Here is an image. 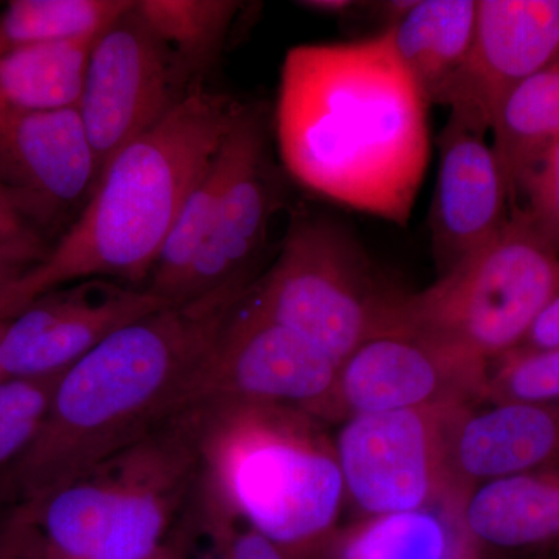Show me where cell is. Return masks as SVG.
I'll use <instances>...</instances> for the list:
<instances>
[{
  "instance_id": "obj_33",
  "label": "cell",
  "mask_w": 559,
  "mask_h": 559,
  "mask_svg": "<svg viewBox=\"0 0 559 559\" xmlns=\"http://www.w3.org/2000/svg\"><path fill=\"white\" fill-rule=\"evenodd\" d=\"M0 242H46L25 224L0 190ZM47 245V242H46Z\"/></svg>"
},
{
  "instance_id": "obj_9",
  "label": "cell",
  "mask_w": 559,
  "mask_h": 559,
  "mask_svg": "<svg viewBox=\"0 0 559 559\" xmlns=\"http://www.w3.org/2000/svg\"><path fill=\"white\" fill-rule=\"evenodd\" d=\"M337 373L326 353L241 299L194 378L190 403L288 407L336 421Z\"/></svg>"
},
{
  "instance_id": "obj_25",
  "label": "cell",
  "mask_w": 559,
  "mask_h": 559,
  "mask_svg": "<svg viewBox=\"0 0 559 559\" xmlns=\"http://www.w3.org/2000/svg\"><path fill=\"white\" fill-rule=\"evenodd\" d=\"M241 3L234 0H138L135 11L173 51L187 75L218 57Z\"/></svg>"
},
{
  "instance_id": "obj_32",
  "label": "cell",
  "mask_w": 559,
  "mask_h": 559,
  "mask_svg": "<svg viewBox=\"0 0 559 559\" xmlns=\"http://www.w3.org/2000/svg\"><path fill=\"white\" fill-rule=\"evenodd\" d=\"M559 347V293L540 312L527 337L518 349H547Z\"/></svg>"
},
{
  "instance_id": "obj_30",
  "label": "cell",
  "mask_w": 559,
  "mask_h": 559,
  "mask_svg": "<svg viewBox=\"0 0 559 559\" xmlns=\"http://www.w3.org/2000/svg\"><path fill=\"white\" fill-rule=\"evenodd\" d=\"M0 559H50L27 506H13L0 520Z\"/></svg>"
},
{
  "instance_id": "obj_26",
  "label": "cell",
  "mask_w": 559,
  "mask_h": 559,
  "mask_svg": "<svg viewBox=\"0 0 559 559\" xmlns=\"http://www.w3.org/2000/svg\"><path fill=\"white\" fill-rule=\"evenodd\" d=\"M60 377L0 381V480L35 440Z\"/></svg>"
},
{
  "instance_id": "obj_7",
  "label": "cell",
  "mask_w": 559,
  "mask_h": 559,
  "mask_svg": "<svg viewBox=\"0 0 559 559\" xmlns=\"http://www.w3.org/2000/svg\"><path fill=\"white\" fill-rule=\"evenodd\" d=\"M401 293L385 288L352 231L329 215L290 219L277 260L242 304L312 342L342 364L388 330Z\"/></svg>"
},
{
  "instance_id": "obj_8",
  "label": "cell",
  "mask_w": 559,
  "mask_h": 559,
  "mask_svg": "<svg viewBox=\"0 0 559 559\" xmlns=\"http://www.w3.org/2000/svg\"><path fill=\"white\" fill-rule=\"evenodd\" d=\"M466 409L353 415L334 437L345 498L362 518L462 510L452 479L451 429Z\"/></svg>"
},
{
  "instance_id": "obj_39",
  "label": "cell",
  "mask_w": 559,
  "mask_h": 559,
  "mask_svg": "<svg viewBox=\"0 0 559 559\" xmlns=\"http://www.w3.org/2000/svg\"><path fill=\"white\" fill-rule=\"evenodd\" d=\"M557 559H559V555H558V558H557Z\"/></svg>"
},
{
  "instance_id": "obj_34",
  "label": "cell",
  "mask_w": 559,
  "mask_h": 559,
  "mask_svg": "<svg viewBox=\"0 0 559 559\" xmlns=\"http://www.w3.org/2000/svg\"><path fill=\"white\" fill-rule=\"evenodd\" d=\"M297 5L311 11H319V13L342 16V14L355 9V5H358V3L347 2V0H310V2H299Z\"/></svg>"
},
{
  "instance_id": "obj_20",
  "label": "cell",
  "mask_w": 559,
  "mask_h": 559,
  "mask_svg": "<svg viewBox=\"0 0 559 559\" xmlns=\"http://www.w3.org/2000/svg\"><path fill=\"white\" fill-rule=\"evenodd\" d=\"M476 21L477 0H415L388 28L401 62L429 105H437L465 64Z\"/></svg>"
},
{
  "instance_id": "obj_29",
  "label": "cell",
  "mask_w": 559,
  "mask_h": 559,
  "mask_svg": "<svg viewBox=\"0 0 559 559\" xmlns=\"http://www.w3.org/2000/svg\"><path fill=\"white\" fill-rule=\"evenodd\" d=\"M518 193L525 197L521 210L532 226L559 250V139L525 173Z\"/></svg>"
},
{
  "instance_id": "obj_12",
  "label": "cell",
  "mask_w": 559,
  "mask_h": 559,
  "mask_svg": "<svg viewBox=\"0 0 559 559\" xmlns=\"http://www.w3.org/2000/svg\"><path fill=\"white\" fill-rule=\"evenodd\" d=\"M170 307L145 288L87 278L44 294L7 320L0 344L2 380L60 374L110 334Z\"/></svg>"
},
{
  "instance_id": "obj_10",
  "label": "cell",
  "mask_w": 559,
  "mask_h": 559,
  "mask_svg": "<svg viewBox=\"0 0 559 559\" xmlns=\"http://www.w3.org/2000/svg\"><path fill=\"white\" fill-rule=\"evenodd\" d=\"M186 70L134 7L92 44L79 102L98 179L124 146L145 134L187 94ZM98 182V180H97Z\"/></svg>"
},
{
  "instance_id": "obj_5",
  "label": "cell",
  "mask_w": 559,
  "mask_h": 559,
  "mask_svg": "<svg viewBox=\"0 0 559 559\" xmlns=\"http://www.w3.org/2000/svg\"><path fill=\"white\" fill-rule=\"evenodd\" d=\"M204 409L190 406L27 506L50 559H150L189 518L202 480Z\"/></svg>"
},
{
  "instance_id": "obj_37",
  "label": "cell",
  "mask_w": 559,
  "mask_h": 559,
  "mask_svg": "<svg viewBox=\"0 0 559 559\" xmlns=\"http://www.w3.org/2000/svg\"><path fill=\"white\" fill-rule=\"evenodd\" d=\"M7 320L0 319V344H2L3 330H5ZM0 381H2V371H0Z\"/></svg>"
},
{
  "instance_id": "obj_6",
  "label": "cell",
  "mask_w": 559,
  "mask_h": 559,
  "mask_svg": "<svg viewBox=\"0 0 559 559\" xmlns=\"http://www.w3.org/2000/svg\"><path fill=\"white\" fill-rule=\"evenodd\" d=\"M558 293L559 250L514 209L484 248L428 288L401 293L389 329L428 334L492 364L521 347Z\"/></svg>"
},
{
  "instance_id": "obj_27",
  "label": "cell",
  "mask_w": 559,
  "mask_h": 559,
  "mask_svg": "<svg viewBox=\"0 0 559 559\" xmlns=\"http://www.w3.org/2000/svg\"><path fill=\"white\" fill-rule=\"evenodd\" d=\"M559 401V347L514 349L489 367L487 403Z\"/></svg>"
},
{
  "instance_id": "obj_3",
  "label": "cell",
  "mask_w": 559,
  "mask_h": 559,
  "mask_svg": "<svg viewBox=\"0 0 559 559\" xmlns=\"http://www.w3.org/2000/svg\"><path fill=\"white\" fill-rule=\"evenodd\" d=\"M246 106L197 86L110 160L84 209L38 264L0 293L9 320L87 278L145 288L180 209Z\"/></svg>"
},
{
  "instance_id": "obj_36",
  "label": "cell",
  "mask_w": 559,
  "mask_h": 559,
  "mask_svg": "<svg viewBox=\"0 0 559 559\" xmlns=\"http://www.w3.org/2000/svg\"><path fill=\"white\" fill-rule=\"evenodd\" d=\"M183 559H221L219 558V555L216 554L215 550L212 549V547H210V550L209 551H205L204 555H201V557H197V558H187V555L183 554Z\"/></svg>"
},
{
  "instance_id": "obj_1",
  "label": "cell",
  "mask_w": 559,
  "mask_h": 559,
  "mask_svg": "<svg viewBox=\"0 0 559 559\" xmlns=\"http://www.w3.org/2000/svg\"><path fill=\"white\" fill-rule=\"evenodd\" d=\"M429 106L388 28L353 43L301 44L280 73V157L320 197L406 226L429 165Z\"/></svg>"
},
{
  "instance_id": "obj_21",
  "label": "cell",
  "mask_w": 559,
  "mask_h": 559,
  "mask_svg": "<svg viewBox=\"0 0 559 559\" xmlns=\"http://www.w3.org/2000/svg\"><path fill=\"white\" fill-rule=\"evenodd\" d=\"M460 514L432 509L360 518L336 530L325 559H481Z\"/></svg>"
},
{
  "instance_id": "obj_22",
  "label": "cell",
  "mask_w": 559,
  "mask_h": 559,
  "mask_svg": "<svg viewBox=\"0 0 559 559\" xmlns=\"http://www.w3.org/2000/svg\"><path fill=\"white\" fill-rule=\"evenodd\" d=\"M95 39L0 53V119L76 108Z\"/></svg>"
},
{
  "instance_id": "obj_28",
  "label": "cell",
  "mask_w": 559,
  "mask_h": 559,
  "mask_svg": "<svg viewBox=\"0 0 559 559\" xmlns=\"http://www.w3.org/2000/svg\"><path fill=\"white\" fill-rule=\"evenodd\" d=\"M191 524L207 535L210 547L221 559H290L259 530L209 509L200 498L191 514Z\"/></svg>"
},
{
  "instance_id": "obj_4",
  "label": "cell",
  "mask_w": 559,
  "mask_h": 559,
  "mask_svg": "<svg viewBox=\"0 0 559 559\" xmlns=\"http://www.w3.org/2000/svg\"><path fill=\"white\" fill-rule=\"evenodd\" d=\"M200 500L290 559H325L347 502L322 419L260 404L202 406Z\"/></svg>"
},
{
  "instance_id": "obj_17",
  "label": "cell",
  "mask_w": 559,
  "mask_h": 559,
  "mask_svg": "<svg viewBox=\"0 0 559 559\" xmlns=\"http://www.w3.org/2000/svg\"><path fill=\"white\" fill-rule=\"evenodd\" d=\"M460 498L487 481L559 466V401H495L463 411L451 429Z\"/></svg>"
},
{
  "instance_id": "obj_38",
  "label": "cell",
  "mask_w": 559,
  "mask_h": 559,
  "mask_svg": "<svg viewBox=\"0 0 559 559\" xmlns=\"http://www.w3.org/2000/svg\"><path fill=\"white\" fill-rule=\"evenodd\" d=\"M558 555H544V557H536V558H530V559H557Z\"/></svg>"
},
{
  "instance_id": "obj_35",
  "label": "cell",
  "mask_w": 559,
  "mask_h": 559,
  "mask_svg": "<svg viewBox=\"0 0 559 559\" xmlns=\"http://www.w3.org/2000/svg\"><path fill=\"white\" fill-rule=\"evenodd\" d=\"M183 554H186V550H183L182 539L175 535L167 546L162 547V549L150 559H183Z\"/></svg>"
},
{
  "instance_id": "obj_15",
  "label": "cell",
  "mask_w": 559,
  "mask_h": 559,
  "mask_svg": "<svg viewBox=\"0 0 559 559\" xmlns=\"http://www.w3.org/2000/svg\"><path fill=\"white\" fill-rule=\"evenodd\" d=\"M485 135L487 131L450 114L439 138V178L429 219L439 275L488 245L509 219V186Z\"/></svg>"
},
{
  "instance_id": "obj_23",
  "label": "cell",
  "mask_w": 559,
  "mask_h": 559,
  "mask_svg": "<svg viewBox=\"0 0 559 559\" xmlns=\"http://www.w3.org/2000/svg\"><path fill=\"white\" fill-rule=\"evenodd\" d=\"M491 131L492 150L514 198L525 173L559 139V55L511 92Z\"/></svg>"
},
{
  "instance_id": "obj_11",
  "label": "cell",
  "mask_w": 559,
  "mask_h": 559,
  "mask_svg": "<svg viewBox=\"0 0 559 559\" xmlns=\"http://www.w3.org/2000/svg\"><path fill=\"white\" fill-rule=\"evenodd\" d=\"M485 359L407 329L364 341L337 373L336 421L353 415L418 409H471L487 403Z\"/></svg>"
},
{
  "instance_id": "obj_24",
  "label": "cell",
  "mask_w": 559,
  "mask_h": 559,
  "mask_svg": "<svg viewBox=\"0 0 559 559\" xmlns=\"http://www.w3.org/2000/svg\"><path fill=\"white\" fill-rule=\"evenodd\" d=\"M132 7L131 0H11L0 10V53L97 39Z\"/></svg>"
},
{
  "instance_id": "obj_2",
  "label": "cell",
  "mask_w": 559,
  "mask_h": 559,
  "mask_svg": "<svg viewBox=\"0 0 559 559\" xmlns=\"http://www.w3.org/2000/svg\"><path fill=\"white\" fill-rule=\"evenodd\" d=\"M246 293L151 312L62 371L35 440L0 480L3 499L39 502L190 407L194 378Z\"/></svg>"
},
{
  "instance_id": "obj_19",
  "label": "cell",
  "mask_w": 559,
  "mask_h": 559,
  "mask_svg": "<svg viewBox=\"0 0 559 559\" xmlns=\"http://www.w3.org/2000/svg\"><path fill=\"white\" fill-rule=\"evenodd\" d=\"M259 119V110L246 106L237 123L224 139L218 153L210 162L207 170L190 191L173 224L170 235L165 240L145 286L148 293L168 305L179 304L198 252L207 238L224 193L240 165L250 134Z\"/></svg>"
},
{
  "instance_id": "obj_16",
  "label": "cell",
  "mask_w": 559,
  "mask_h": 559,
  "mask_svg": "<svg viewBox=\"0 0 559 559\" xmlns=\"http://www.w3.org/2000/svg\"><path fill=\"white\" fill-rule=\"evenodd\" d=\"M266 160V132L260 116L218 212L201 246L178 305L255 283V259L266 240L275 207Z\"/></svg>"
},
{
  "instance_id": "obj_13",
  "label": "cell",
  "mask_w": 559,
  "mask_h": 559,
  "mask_svg": "<svg viewBox=\"0 0 559 559\" xmlns=\"http://www.w3.org/2000/svg\"><path fill=\"white\" fill-rule=\"evenodd\" d=\"M97 180L79 109L0 119V190L44 241L80 215Z\"/></svg>"
},
{
  "instance_id": "obj_14",
  "label": "cell",
  "mask_w": 559,
  "mask_h": 559,
  "mask_svg": "<svg viewBox=\"0 0 559 559\" xmlns=\"http://www.w3.org/2000/svg\"><path fill=\"white\" fill-rule=\"evenodd\" d=\"M559 55V0H477L465 64L437 105L491 131L507 97Z\"/></svg>"
},
{
  "instance_id": "obj_31",
  "label": "cell",
  "mask_w": 559,
  "mask_h": 559,
  "mask_svg": "<svg viewBox=\"0 0 559 559\" xmlns=\"http://www.w3.org/2000/svg\"><path fill=\"white\" fill-rule=\"evenodd\" d=\"M46 242H0V293L49 252Z\"/></svg>"
},
{
  "instance_id": "obj_18",
  "label": "cell",
  "mask_w": 559,
  "mask_h": 559,
  "mask_svg": "<svg viewBox=\"0 0 559 559\" xmlns=\"http://www.w3.org/2000/svg\"><path fill=\"white\" fill-rule=\"evenodd\" d=\"M460 518L481 559L558 555L559 466L479 485Z\"/></svg>"
}]
</instances>
